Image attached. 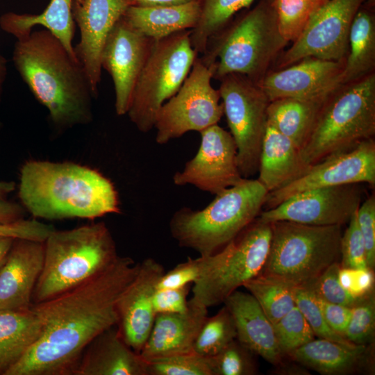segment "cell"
Returning <instances> with one entry per match:
<instances>
[{
  "instance_id": "obj_1",
  "label": "cell",
  "mask_w": 375,
  "mask_h": 375,
  "mask_svg": "<svg viewBox=\"0 0 375 375\" xmlns=\"http://www.w3.org/2000/svg\"><path fill=\"white\" fill-rule=\"evenodd\" d=\"M138 264L119 257L79 285L49 300L32 303L42 323L40 335L5 375H71L88 344L117 325V301Z\"/></svg>"
},
{
  "instance_id": "obj_2",
  "label": "cell",
  "mask_w": 375,
  "mask_h": 375,
  "mask_svg": "<svg viewBox=\"0 0 375 375\" xmlns=\"http://www.w3.org/2000/svg\"><path fill=\"white\" fill-rule=\"evenodd\" d=\"M12 62L35 98L49 112L53 126L65 130L92 120L97 98L78 58L47 29L17 40Z\"/></svg>"
},
{
  "instance_id": "obj_3",
  "label": "cell",
  "mask_w": 375,
  "mask_h": 375,
  "mask_svg": "<svg viewBox=\"0 0 375 375\" xmlns=\"http://www.w3.org/2000/svg\"><path fill=\"white\" fill-rule=\"evenodd\" d=\"M19 197L35 218L93 219L120 212L112 183L97 170L71 162L27 161L20 172Z\"/></svg>"
},
{
  "instance_id": "obj_4",
  "label": "cell",
  "mask_w": 375,
  "mask_h": 375,
  "mask_svg": "<svg viewBox=\"0 0 375 375\" xmlns=\"http://www.w3.org/2000/svg\"><path fill=\"white\" fill-rule=\"evenodd\" d=\"M288 43L279 32L273 0H260L212 35L200 59L212 78L240 74L259 84Z\"/></svg>"
},
{
  "instance_id": "obj_5",
  "label": "cell",
  "mask_w": 375,
  "mask_h": 375,
  "mask_svg": "<svg viewBox=\"0 0 375 375\" xmlns=\"http://www.w3.org/2000/svg\"><path fill=\"white\" fill-rule=\"evenodd\" d=\"M267 194L258 179L244 178L215 194L201 210L185 207L176 211L169 222L171 235L182 247L200 256L212 255L256 219Z\"/></svg>"
},
{
  "instance_id": "obj_6",
  "label": "cell",
  "mask_w": 375,
  "mask_h": 375,
  "mask_svg": "<svg viewBox=\"0 0 375 375\" xmlns=\"http://www.w3.org/2000/svg\"><path fill=\"white\" fill-rule=\"evenodd\" d=\"M118 257L114 239L103 222L54 229L44 241V263L33 292V303L79 285Z\"/></svg>"
},
{
  "instance_id": "obj_7",
  "label": "cell",
  "mask_w": 375,
  "mask_h": 375,
  "mask_svg": "<svg viewBox=\"0 0 375 375\" xmlns=\"http://www.w3.org/2000/svg\"><path fill=\"white\" fill-rule=\"evenodd\" d=\"M375 134V74L342 84L322 103L299 149L310 166L355 148Z\"/></svg>"
},
{
  "instance_id": "obj_8",
  "label": "cell",
  "mask_w": 375,
  "mask_h": 375,
  "mask_svg": "<svg viewBox=\"0 0 375 375\" xmlns=\"http://www.w3.org/2000/svg\"><path fill=\"white\" fill-rule=\"evenodd\" d=\"M271 224L269 251L260 274L295 287L310 285L340 261L342 226H314L289 221Z\"/></svg>"
},
{
  "instance_id": "obj_9",
  "label": "cell",
  "mask_w": 375,
  "mask_h": 375,
  "mask_svg": "<svg viewBox=\"0 0 375 375\" xmlns=\"http://www.w3.org/2000/svg\"><path fill=\"white\" fill-rule=\"evenodd\" d=\"M271 238V224L256 218L221 250L203 256L202 272L192 284L191 299L206 308L224 303L232 292L260 273Z\"/></svg>"
},
{
  "instance_id": "obj_10",
  "label": "cell",
  "mask_w": 375,
  "mask_h": 375,
  "mask_svg": "<svg viewBox=\"0 0 375 375\" xmlns=\"http://www.w3.org/2000/svg\"><path fill=\"white\" fill-rule=\"evenodd\" d=\"M190 33L191 30L182 31L154 41L126 113L140 131L147 133L153 128L160 108L188 76L199 56L192 46Z\"/></svg>"
},
{
  "instance_id": "obj_11",
  "label": "cell",
  "mask_w": 375,
  "mask_h": 375,
  "mask_svg": "<svg viewBox=\"0 0 375 375\" xmlns=\"http://www.w3.org/2000/svg\"><path fill=\"white\" fill-rule=\"evenodd\" d=\"M219 81L224 114L237 147L238 167L242 176L249 178L258 171L269 100L259 85L244 75L229 74Z\"/></svg>"
},
{
  "instance_id": "obj_12",
  "label": "cell",
  "mask_w": 375,
  "mask_h": 375,
  "mask_svg": "<svg viewBox=\"0 0 375 375\" xmlns=\"http://www.w3.org/2000/svg\"><path fill=\"white\" fill-rule=\"evenodd\" d=\"M212 78L211 70L197 56L180 89L156 114L153 128L158 144H167L188 132H201L218 123L224 108Z\"/></svg>"
},
{
  "instance_id": "obj_13",
  "label": "cell",
  "mask_w": 375,
  "mask_h": 375,
  "mask_svg": "<svg viewBox=\"0 0 375 375\" xmlns=\"http://www.w3.org/2000/svg\"><path fill=\"white\" fill-rule=\"evenodd\" d=\"M367 0H326L312 15L301 35L276 61L277 69L306 57L346 59L353 19Z\"/></svg>"
},
{
  "instance_id": "obj_14",
  "label": "cell",
  "mask_w": 375,
  "mask_h": 375,
  "mask_svg": "<svg viewBox=\"0 0 375 375\" xmlns=\"http://www.w3.org/2000/svg\"><path fill=\"white\" fill-rule=\"evenodd\" d=\"M361 183L319 188L295 194L260 212L265 223L289 221L314 226H342L349 222L362 201Z\"/></svg>"
},
{
  "instance_id": "obj_15",
  "label": "cell",
  "mask_w": 375,
  "mask_h": 375,
  "mask_svg": "<svg viewBox=\"0 0 375 375\" xmlns=\"http://www.w3.org/2000/svg\"><path fill=\"white\" fill-rule=\"evenodd\" d=\"M375 184V142L372 138L355 148L312 165L299 177L268 192L264 206L272 208L290 197L312 189L351 183Z\"/></svg>"
},
{
  "instance_id": "obj_16",
  "label": "cell",
  "mask_w": 375,
  "mask_h": 375,
  "mask_svg": "<svg viewBox=\"0 0 375 375\" xmlns=\"http://www.w3.org/2000/svg\"><path fill=\"white\" fill-rule=\"evenodd\" d=\"M201 144L195 156L183 171L173 177L175 185H192L217 194L241 183L243 178L237 163V147L231 134L215 124L201 131Z\"/></svg>"
},
{
  "instance_id": "obj_17",
  "label": "cell",
  "mask_w": 375,
  "mask_h": 375,
  "mask_svg": "<svg viewBox=\"0 0 375 375\" xmlns=\"http://www.w3.org/2000/svg\"><path fill=\"white\" fill-rule=\"evenodd\" d=\"M154 41L133 28L123 16L115 24L106 40L101 65L112 78L115 107L118 115L127 113L135 85Z\"/></svg>"
},
{
  "instance_id": "obj_18",
  "label": "cell",
  "mask_w": 375,
  "mask_h": 375,
  "mask_svg": "<svg viewBox=\"0 0 375 375\" xmlns=\"http://www.w3.org/2000/svg\"><path fill=\"white\" fill-rule=\"evenodd\" d=\"M344 60L306 57L274 71H269L258 84L269 101L279 98L325 100L341 85Z\"/></svg>"
},
{
  "instance_id": "obj_19",
  "label": "cell",
  "mask_w": 375,
  "mask_h": 375,
  "mask_svg": "<svg viewBox=\"0 0 375 375\" xmlns=\"http://www.w3.org/2000/svg\"><path fill=\"white\" fill-rule=\"evenodd\" d=\"M165 272L151 258L138 264L137 272L117 301V328L126 344L140 353L151 331L156 312L153 297L157 283Z\"/></svg>"
},
{
  "instance_id": "obj_20",
  "label": "cell",
  "mask_w": 375,
  "mask_h": 375,
  "mask_svg": "<svg viewBox=\"0 0 375 375\" xmlns=\"http://www.w3.org/2000/svg\"><path fill=\"white\" fill-rule=\"evenodd\" d=\"M129 6L126 0H84L74 3L73 18L80 31V40L74 51L97 95L101 81V56L104 44Z\"/></svg>"
},
{
  "instance_id": "obj_21",
  "label": "cell",
  "mask_w": 375,
  "mask_h": 375,
  "mask_svg": "<svg viewBox=\"0 0 375 375\" xmlns=\"http://www.w3.org/2000/svg\"><path fill=\"white\" fill-rule=\"evenodd\" d=\"M44 258V242L14 240L0 268V310L31 307Z\"/></svg>"
},
{
  "instance_id": "obj_22",
  "label": "cell",
  "mask_w": 375,
  "mask_h": 375,
  "mask_svg": "<svg viewBox=\"0 0 375 375\" xmlns=\"http://www.w3.org/2000/svg\"><path fill=\"white\" fill-rule=\"evenodd\" d=\"M207 317L208 308L191 299L184 312L157 314L140 356L149 360L193 351L195 340Z\"/></svg>"
},
{
  "instance_id": "obj_23",
  "label": "cell",
  "mask_w": 375,
  "mask_h": 375,
  "mask_svg": "<svg viewBox=\"0 0 375 375\" xmlns=\"http://www.w3.org/2000/svg\"><path fill=\"white\" fill-rule=\"evenodd\" d=\"M223 303L233 317L236 339L255 355L275 366L280 365L285 356L278 346L274 325L256 299L249 292L237 290Z\"/></svg>"
},
{
  "instance_id": "obj_24",
  "label": "cell",
  "mask_w": 375,
  "mask_h": 375,
  "mask_svg": "<svg viewBox=\"0 0 375 375\" xmlns=\"http://www.w3.org/2000/svg\"><path fill=\"white\" fill-rule=\"evenodd\" d=\"M374 343L347 345L333 340L314 339L287 356L322 374L345 375L374 372Z\"/></svg>"
},
{
  "instance_id": "obj_25",
  "label": "cell",
  "mask_w": 375,
  "mask_h": 375,
  "mask_svg": "<svg viewBox=\"0 0 375 375\" xmlns=\"http://www.w3.org/2000/svg\"><path fill=\"white\" fill-rule=\"evenodd\" d=\"M74 375H147L146 361L120 335L117 325L86 347Z\"/></svg>"
},
{
  "instance_id": "obj_26",
  "label": "cell",
  "mask_w": 375,
  "mask_h": 375,
  "mask_svg": "<svg viewBox=\"0 0 375 375\" xmlns=\"http://www.w3.org/2000/svg\"><path fill=\"white\" fill-rule=\"evenodd\" d=\"M309 166L299 149L286 136L267 123L259 158L258 181L268 192L276 190L301 176Z\"/></svg>"
},
{
  "instance_id": "obj_27",
  "label": "cell",
  "mask_w": 375,
  "mask_h": 375,
  "mask_svg": "<svg viewBox=\"0 0 375 375\" xmlns=\"http://www.w3.org/2000/svg\"><path fill=\"white\" fill-rule=\"evenodd\" d=\"M201 12V1H194L167 6H129L123 17L144 36L158 40L182 31L193 29Z\"/></svg>"
},
{
  "instance_id": "obj_28",
  "label": "cell",
  "mask_w": 375,
  "mask_h": 375,
  "mask_svg": "<svg viewBox=\"0 0 375 375\" xmlns=\"http://www.w3.org/2000/svg\"><path fill=\"white\" fill-rule=\"evenodd\" d=\"M83 1L50 0L40 14L6 12L0 17V27L20 40L28 36L35 26H42L54 35L70 54L76 56L72 45L75 30L72 8L75 2Z\"/></svg>"
},
{
  "instance_id": "obj_29",
  "label": "cell",
  "mask_w": 375,
  "mask_h": 375,
  "mask_svg": "<svg viewBox=\"0 0 375 375\" xmlns=\"http://www.w3.org/2000/svg\"><path fill=\"white\" fill-rule=\"evenodd\" d=\"M42 323L31 308L0 310V374L17 363L40 335Z\"/></svg>"
},
{
  "instance_id": "obj_30",
  "label": "cell",
  "mask_w": 375,
  "mask_h": 375,
  "mask_svg": "<svg viewBox=\"0 0 375 375\" xmlns=\"http://www.w3.org/2000/svg\"><path fill=\"white\" fill-rule=\"evenodd\" d=\"M374 6L364 2L357 11L349 31V49L341 76V85L374 72Z\"/></svg>"
},
{
  "instance_id": "obj_31",
  "label": "cell",
  "mask_w": 375,
  "mask_h": 375,
  "mask_svg": "<svg viewBox=\"0 0 375 375\" xmlns=\"http://www.w3.org/2000/svg\"><path fill=\"white\" fill-rule=\"evenodd\" d=\"M325 100L288 97L274 99L269 101L267 107V122L300 149L308 138Z\"/></svg>"
},
{
  "instance_id": "obj_32",
  "label": "cell",
  "mask_w": 375,
  "mask_h": 375,
  "mask_svg": "<svg viewBox=\"0 0 375 375\" xmlns=\"http://www.w3.org/2000/svg\"><path fill=\"white\" fill-rule=\"evenodd\" d=\"M243 287L256 299L273 324L296 306L297 287L278 279L259 274Z\"/></svg>"
},
{
  "instance_id": "obj_33",
  "label": "cell",
  "mask_w": 375,
  "mask_h": 375,
  "mask_svg": "<svg viewBox=\"0 0 375 375\" xmlns=\"http://www.w3.org/2000/svg\"><path fill=\"white\" fill-rule=\"evenodd\" d=\"M254 0H201V12L197 26L191 30L190 41L197 54H202L209 39L225 26Z\"/></svg>"
},
{
  "instance_id": "obj_34",
  "label": "cell",
  "mask_w": 375,
  "mask_h": 375,
  "mask_svg": "<svg viewBox=\"0 0 375 375\" xmlns=\"http://www.w3.org/2000/svg\"><path fill=\"white\" fill-rule=\"evenodd\" d=\"M236 339L233 317L224 306L215 315L207 317L195 340L193 351L210 357Z\"/></svg>"
},
{
  "instance_id": "obj_35",
  "label": "cell",
  "mask_w": 375,
  "mask_h": 375,
  "mask_svg": "<svg viewBox=\"0 0 375 375\" xmlns=\"http://www.w3.org/2000/svg\"><path fill=\"white\" fill-rule=\"evenodd\" d=\"M326 0H273L278 28L287 42H294L314 12Z\"/></svg>"
},
{
  "instance_id": "obj_36",
  "label": "cell",
  "mask_w": 375,
  "mask_h": 375,
  "mask_svg": "<svg viewBox=\"0 0 375 375\" xmlns=\"http://www.w3.org/2000/svg\"><path fill=\"white\" fill-rule=\"evenodd\" d=\"M253 353L235 339L215 355L208 357L212 375H254L258 366Z\"/></svg>"
},
{
  "instance_id": "obj_37",
  "label": "cell",
  "mask_w": 375,
  "mask_h": 375,
  "mask_svg": "<svg viewBox=\"0 0 375 375\" xmlns=\"http://www.w3.org/2000/svg\"><path fill=\"white\" fill-rule=\"evenodd\" d=\"M273 325L278 346L285 356L315 338L307 320L296 306Z\"/></svg>"
},
{
  "instance_id": "obj_38",
  "label": "cell",
  "mask_w": 375,
  "mask_h": 375,
  "mask_svg": "<svg viewBox=\"0 0 375 375\" xmlns=\"http://www.w3.org/2000/svg\"><path fill=\"white\" fill-rule=\"evenodd\" d=\"M145 361L147 375H212L209 358L194 351Z\"/></svg>"
},
{
  "instance_id": "obj_39",
  "label": "cell",
  "mask_w": 375,
  "mask_h": 375,
  "mask_svg": "<svg viewBox=\"0 0 375 375\" xmlns=\"http://www.w3.org/2000/svg\"><path fill=\"white\" fill-rule=\"evenodd\" d=\"M375 333L374 291L359 298L351 307V315L344 337L352 344L374 343Z\"/></svg>"
},
{
  "instance_id": "obj_40",
  "label": "cell",
  "mask_w": 375,
  "mask_h": 375,
  "mask_svg": "<svg viewBox=\"0 0 375 375\" xmlns=\"http://www.w3.org/2000/svg\"><path fill=\"white\" fill-rule=\"evenodd\" d=\"M295 305L303 315L315 336L347 345H353L327 324L312 290L308 286L297 287Z\"/></svg>"
},
{
  "instance_id": "obj_41",
  "label": "cell",
  "mask_w": 375,
  "mask_h": 375,
  "mask_svg": "<svg viewBox=\"0 0 375 375\" xmlns=\"http://www.w3.org/2000/svg\"><path fill=\"white\" fill-rule=\"evenodd\" d=\"M340 262L330 265L309 287L315 296L337 304L352 307L358 299L351 296L342 288L338 279Z\"/></svg>"
},
{
  "instance_id": "obj_42",
  "label": "cell",
  "mask_w": 375,
  "mask_h": 375,
  "mask_svg": "<svg viewBox=\"0 0 375 375\" xmlns=\"http://www.w3.org/2000/svg\"><path fill=\"white\" fill-rule=\"evenodd\" d=\"M349 226L342 235L340 245V267L352 269L367 268L366 251L359 231L356 212L349 220Z\"/></svg>"
},
{
  "instance_id": "obj_43",
  "label": "cell",
  "mask_w": 375,
  "mask_h": 375,
  "mask_svg": "<svg viewBox=\"0 0 375 375\" xmlns=\"http://www.w3.org/2000/svg\"><path fill=\"white\" fill-rule=\"evenodd\" d=\"M357 224L366 251L367 267H375V197L372 194L362 201L356 211Z\"/></svg>"
},
{
  "instance_id": "obj_44",
  "label": "cell",
  "mask_w": 375,
  "mask_h": 375,
  "mask_svg": "<svg viewBox=\"0 0 375 375\" xmlns=\"http://www.w3.org/2000/svg\"><path fill=\"white\" fill-rule=\"evenodd\" d=\"M203 260L201 256L197 258H188L186 261L164 272L157 283L156 289L178 288L192 285L201 274Z\"/></svg>"
},
{
  "instance_id": "obj_45",
  "label": "cell",
  "mask_w": 375,
  "mask_h": 375,
  "mask_svg": "<svg viewBox=\"0 0 375 375\" xmlns=\"http://www.w3.org/2000/svg\"><path fill=\"white\" fill-rule=\"evenodd\" d=\"M55 228L35 219H21L12 223H0V236L44 242Z\"/></svg>"
},
{
  "instance_id": "obj_46",
  "label": "cell",
  "mask_w": 375,
  "mask_h": 375,
  "mask_svg": "<svg viewBox=\"0 0 375 375\" xmlns=\"http://www.w3.org/2000/svg\"><path fill=\"white\" fill-rule=\"evenodd\" d=\"M191 285L178 288L156 289L153 297L156 315L184 312L188 306Z\"/></svg>"
},
{
  "instance_id": "obj_47",
  "label": "cell",
  "mask_w": 375,
  "mask_h": 375,
  "mask_svg": "<svg viewBox=\"0 0 375 375\" xmlns=\"http://www.w3.org/2000/svg\"><path fill=\"white\" fill-rule=\"evenodd\" d=\"M315 299L328 326L344 336L351 317V307L331 303L317 296Z\"/></svg>"
},
{
  "instance_id": "obj_48",
  "label": "cell",
  "mask_w": 375,
  "mask_h": 375,
  "mask_svg": "<svg viewBox=\"0 0 375 375\" xmlns=\"http://www.w3.org/2000/svg\"><path fill=\"white\" fill-rule=\"evenodd\" d=\"M348 292L356 299L361 298L374 291V269L350 268V283Z\"/></svg>"
},
{
  "instance_id": "obj_49",
  "label": "cell",
  "mask_w": 375,
  "mask_h": 375,
  "mask_svg": "<svg viewBox=\"0 0 375 375\" xmlns=\"http://www.w3.org/2000/svg\"><path fill=\"white\" fill-rule=\"evenodd\" d=\"M24 208L15 202L0 199V223H12L24 219Z\"/></svg>"
},
{
  "instance_id": "obj_50",
  "label": "cell",
  "mask_w": 375,
  "mask_h": 375,
  "mask_svg": "<svg viewBox=\"0 0 375 375\" xmlns=\"http://www.w3.org/2000/svg\"><path fill=\"white\" fill-rule=\"evenodd\" d=\"M130 6L139 7L175 5L201 0H126Z\"/></svg>"
},
{
  "instance_id": "obj_51",
  "label": "cell",
  "mask_w": 375,
  "mask_h": 375,
  "mask_svg": "<svg viewBox=\"0 0 375 375\" xmlns=\"http://www.w3.org/2000/svg\"><path fill=\"white\" fill-rule=\"evenodd\" d=\"M14 240L10 237L0 236V268L6 259Z\"/></svg>"
},
{
  "instance_id": "obj_52",
  "label": "cell",
  "mask_w": 375,
  "mask_h": 375,
  "mask_svg": "<svg viewBox=\"0 0 375 375\" xmlns=\"http://www.w3.org/2000/svg\"><path fill=\"white\" fill-rule=\"evenodd\" d=\"M7 61L5 57L0 53V99L7 76Z\"/></svg>"
},
{
  "instance_id": "obj_53",
  "label": "cell",
  "mask_w": 375,
  "mask_h": 375,
  "mask_svg": "<svg viewBox=\"0 0 375 375\" xmlns=\"http://www.w3.org/2000/svg\"><path fill=\"white\" fill-rule=\"evenodd\" d=\"M15 188V183L13 181H0V199H6Z\"/></svg>"
},
{
  "instance_id": "obj_54",
  "label": "cell",
  "mask_w": 375,
  "mask_h": 375,
  "mask_svg": "<svg viewBox=\"0 0 375 375\" xmlns=\"http://www.w3.org/2000/svg\"><path fill=\"white\" fill-rule=\"evenodd\" d=\"M367 1L369 3H370V4L373 5V6H375V0H367Z\"/></svg>"
}]
</instances>
